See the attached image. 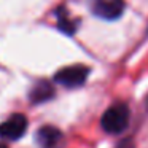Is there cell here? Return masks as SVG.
Instances as JSON below:
<instances>
[{"label":"cell","mask_w":148,"mask_h":148,"mask_svg":"<svg viewBox=\"0 0 148 148\" xmlns=\"http://www.w3.org/2000/svg\"><path fill=\"white\" fill-rule=\"evenodd\" d=\"M129 124V108L126 103H115L102 115V127L108 134H121Z\"/></svg>","instance_id":"6da1fadb"},{"label":"cell","mask_w":148,"mask_h":148,"mask_svg":"<svg viewBox=\"0 0 148 148\" xmlns=\"http://www.w3.org/2000/svg\"><path fill=\"white\" fill-rule=\"evenodd\" d=\"M0 148H7V147H5V145H0Z\"/></svg>","instance_id":"9c48e42d"},{"label":"cell","mask_w":148,"mask_h":148,"mask_svg":"<svg viewBox=\"0 0 148 148\" xmlns=\"http://www.w3.org/2000/svg\"><path fill=\"white\" fill-rule=\"evenodd\" d=\"M54 96V88L48 83V81H38L35 86L30 91V100L34 103H40V102H46Z\"/></svg>","instance_id":"8992f818"},{"label":"cell","mask_w":148,"mask_h":148,"mask_svg":"<svg viewBox=\"0 0 148 148\" xmlns=\"http://www.w3.org/2000/svg\"><path fill=\"white\" fill-rule=\"evenodd\" d=\"M88 75H89L88 67H84V65H70V67L61 69L54 75V81L67 88H77L86 81Z\"/></svg>","instance_id":"7a4b0ae2"},{"label":"cell","mask_w":148,"mask_h":148,"mask_svg":"<svg viewBox=\"0 0 148 148\" xmlns=\"http://www.w3.org/2000/svg\"><path fill=\"white\" fill-rule=\"evenodd\" d=\"M56 16H58V27H59V29H61L64 34L72 35V34L77 30V23L70 19V16H69V11H65L64 8H59V10L56 11Z\"/></svg>","instance_id":"52a82bcc"},{"label":"cell","mask_w":148,"mask_h":148,"mask_svg":"<svg viewBox=\"0 0 148 148\" xmlns=\"http://www.w3.org/2000/svg\"><path fill=\"white\" fill-rule=\"evenodd\" d=\"M35 138L40 148H54L61 140V131L54 126H43L37 131Z\"/></svg>","instance_id":"5b68a950"},{"label":"cell","mask_w":148,"mask_h":148,"mask_svg":"<svg viewBox=\"0 0 148 148\" xmlns=\"http://www.w3.org/2000/svg\"><path fill=\"white\" fill-rule=\"evenodd\" d=\"M26 129H27L26 116L18 113V115L10 116L3 124H0V137L10 138V140H16V138L23 137Z\"/></svg>","instance_id":"277c9868"},{"label":"cell","mask_w":148,"mask_h":148,"mask_svg":"<svg viewBox=\"0 0 148 148\" xmlns=\"http://www.w3.org/2000/svg\"><path fill=\"white\" fill-rule=\"evenodd\" d=\"M91 11L107 21L118 19L124 11L123 0H91Z\"/></svg>","instance_id":"3957f363"},{"label":"cell","mask_w":148,"mask_h":148,"mask_svg":"<svg viewBox=\"0 0 148 148\" xmlns=\"http://www.w3.org/2000/svg\"><path fill=\"white\" fill-rule=\"evenodd\" d=\"M116 148H134V140H132V138H126V140H123Z\"/></svg>","instance_id":"ba28073f"}]
</instances>
